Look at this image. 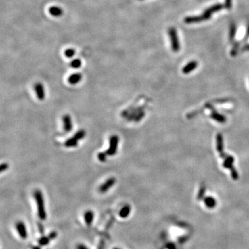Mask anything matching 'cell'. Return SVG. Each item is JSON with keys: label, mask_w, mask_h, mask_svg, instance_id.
Segmentation results:
<instances>
[{"label": "cell", "mask_w": 249, "mask_h": 249, "mask_svg": "<svg viewBox=\"0 0 249 249\" xmlns=\"http://www.w3.org/2000/svg\"><path fill=\"white\" fill-rule=\"evenodd\" d=\"M223 8H224V6L222 4H215L214 5V6L208 8L207 10H206V11H204V13H203L202 15H200V16L187 17V18L184 19V22L186 24H192L198 23V22L202 21H206V20H209V19L211 18V15H212V13L219 11Z\"/></svg>", "instance_id": "1"}, {"label": "cell", "mask_w": 249, "mask_h": 249, "mask_svg": "<svg viewBox=\"0 0 249 249\" xmlns=\"http://www.w3.org/2000/svg\"><path fill=\"white\" fill-rule=\"evenodd\" d=\"M34 197H35V201H36L39 217L42 220H44L47 217V214H46L44 201L42 192L38 190H35L34 192Z\"/></svg>", "instance_id": "2"}, {"label": "cell", "mask_w": 249, "mask_h": 249, "mask_svg": "<svg viewBox=\"0 0 249 249\" xmlns=\"http://www.w3.org/2000/svg\"><path fill=\"white\" fill-rule=\"evenodd\" d=\"M169 36H170V42H171V47L173 51L178 52L180 49L179 41L178 35H177V30L175 28H170L168 30Z\"/></svg>", "instance_id": "3"}, {"label": "cell", "mask_w": 249, "mask_h": 249, "mask_svg": "<svg viewBox=\"0 0 249 249\" xmlns=\"http://www.w3.org/2000/svg\"><path fill=\"white\" fill-rule=\"evenodd\" d=\"M119 138L116 135H113L110 138V146L107 150L106 154L107 156H114L117 153L118 146Z\"/></svg>", "instance_id": "4"}, {"label": "cell", "mask_w": 249, "mask_h": 249, "mask_svg": "<svg viewBox=\"0 0 249 249\" xmlns=\"http://www.w3.org/2000/svg\"><path fill=\"white\" fill-rule=\"evenodd\" d=\"M115 183H116V179L114 178V177H111V178L108 179L105 183L100 185V187H99V191H100L101 193L106 192L110 190L111 187L114 186V185Z\"/></svg>", "instance_id": "5"}, {"label": "cell", "mask_w": 249, "mask_h": 249, "mask_svg": "<svg viewBox=\"0 0 249 249\" xmlns=\"http://www.w3.org/2000/svg\"><path fill=\"white\" fill-rule=\"evenodd\" d=\"M34 89H35L37 98L40 100H43L45 98V90L42 83H37L34 86Z\"/></svg>", "instance_id": "6"}, {"label": "cell", "mask_w": 249, "mask_h": 249, "mask_svg": "<svg viewBox=\"0 0 249 249\" xmlns=\"http://www.w3.org/2000/svg\"><path fill=\"white\" fill-rule=\"evenodd\" d=\"M63 124H64V129L66 132H69L70 131H71V129H73V123L72 121H71V118L70 117L69 115L66 114L63 116Z\"/></svg>", "instance_id": "7"}, {"label": "cell", "mask_w": 249, "mask_h": 249, "mask_svg": "<svg viewBox=\"0 0 249 249\" xmlns=\"http://www.w3.org/2000/svg\"><path fill=\"white\" fill-rule=\"evenodd\" d=\"M82 78H83V76L81 73H73L68 78V82L71 85H76L81 82Z\"/></svg>", "instance_id": "8"}, {"label": "cell", "mask_w": 249, "mask_h": 249, "mask_svg": "<svg viewBox=\"0 0 249 249\" xmlns=\"http://www.w3.org/2000/svg\"><path fill=\"white\" fill-rule=\"evenodd\" d=\"M16 226L20 237L23 239H26L27 237V233H26V229L25 225L22 222H18Z\"/></svg>", "instance_id": "9"}, {"label": "cell", "mask_w": 249, "mask_h": 249, "mask_svg": "<svg viewBox=\"0 0 249 249\" xmlns=\"http://www.w3.org/2000/svg\"><path fill=\"white\" fill-rule=\"evenodd\" d=\"M197 62H196V61H192V62H189L188 64H186L185 66H184V68L182 70V71H183V73H190L191 71H193L194 69H195L196 68H197Z\"/></svg>", "instance_id": "10"}, {"label": "cell", "mask_w": 249, "mask_h": 249, "mask_svg": "<svg viewBox=\"0 0 249 249\" xmlns=\"http://www.w3.org/2000/svg\"><path fill=\"white\" fill-rule=\"evenodd\" d=\"M49 12L52 16L60 17L63 14V10L58 6H51L49 8Z\"/></svg>", "instance_id": "11"}, {"label": "cell", "mask_w": 249, "mask_h": 249, "mask_svg": "<svg viewBox=\"0 0 249 249\" xmlns=\"http://www.w3.org/2000/svg\"><path fill=\"white\" fill-rule=\"evenodd\" d=\"M78 141H78L76 138L73 136L66 141V142L64 143V146L66 148H76L78 146Z\"/></svg>", "instance_id": "12"}, {"label": "cell", "mask_w": 249, "mask_h": 249, "mask_svg": "<svg viewBox=\"0 0 249 249\" xmlns=\"http://www.w3.org/2000/svg\"><path fill=\"white\" fill-rule=\"evenodd\" d=\"M130 207L129 206H125L121 209L120 212V216L121 217H127L129 215V212H130Z\"/></svg>", "instance_id": "13"}, {"label": "cell", "mask_w": 249, "mask_h": 249, "mask_svg": "<svg viewBox=\"0 0 249 249\" xmlns=\"http://www.w3.org/2000/svg\"><path fill=\"white\" fill-rule=\"evenodd\" d=\"M85 219L88 225H90L93 219V213L91 211H87L85 214Z\"/></svg>", "instance_id": "14"}, {"label": "cell", "mask_w": 249, "mask_h": 249, "mask_svg": "<svg viewBox=\"0 0 249 249\" xmlns=\"http://www.w3.org/2000/svg\"><path fill=\"white\" fill-rule=\"evenodd\" d=\"M81 65H82L81 60L78 58L73 60L71 62V63H70V66H71L72 68H73V69H79V68L81 66Z\"/></svg>", "instance_id": "15"}, {"label": "cell", "mask_w": 249, "mask_h": 249, "mask_svg": "<svg viewBox=\"0 0 249 249\" xmlns=\"http://www.w3.org/2000/svg\"><path fill=\"white\" fill-rule=\"evenodd\" d=\"M211 118L213 119H214V120L218 121V122H224L225 121H226V118L223 117V116L222 115H219V114L214 113L213 114L212 116H211Z\"/></svg>", "instance_id": "16"}, {"label": "cell", "mask_w": 249, "mask_h": 249, "mask_svg": "<svg viewBox=\"0 0 249 249\" xmlns=\"http://www.w3.org/2000/svg\"><path fill=\"white\" fill-rule=\"evenodd\" d=\"M85 136H86V132H85V131L83 130V129H81V130H79L78 132H76V134H74V136H73V137L76 138L78 141H80V140L84 139Z\"/></svg>", "instance_id": "17"}, {"label": "cell", "mask_w": 249, "mask_h": 249, "mask_svg": "<svg viewBox=\"0 0 249 249\" xmlns=\"http://www.w3.org/2000/svg\"><path fill=\"white\" fill-rule=\"evenodd\" d=\"M235 33H236V26L235 24H232L231 26V30H230V41L231 42H233L234 40V37L235 36Z\"/></svg>", "instance_id": "18"}, {"label": "cell", "mask_w": 249, "mask_h": 249, "mask_svg": "<svg viewBox=\"0 0 249 249\" xmlns=\"http://www.w3.org/2000/svg\"><path fill=\"white\" fill-rule=\"evenodd\" d=\"M75 53H76V51H75V50L73 49H67L66 50H65V51H64V55H65L66 58H73V56L75 55Z\"/></svg>", "instance_id": "19"}, {"label": "cell", "mask_w": 249, "mask_h": 249, "mask_svg": "<svg viewBox=\"0 0 249 249\" xmlns=\"http://www.w3.org/2000/svg\"><path fill=\"white\" fill-rule=\"evenodd\" d=\"M107 156V154H106V152H99L98 155H97L98 160L101 162L106 161Z\"/></svg>", "instance_id": "20"}, {"label": "cell", "mask_w": 249, "mask_h": 249, "mask_svg": "<svg viewBox=\"0 0 249 249\" xmlns=\"http://www.w3.org/2000/svg\"><path fill=\"white\" fill-rule=\"evenodd\" d=\"M8 168V165L7 163H2V164L1 165V168H0V171L1 172H3L5 170H6Z\"/></svg>", "instance_id": "21"}, {"label": "cell", "mask_w": 249, "mask_h": 249, "mask_svg": "<svg viewBox=\"0 0 249 249\" xmlns=\"http://www.w3.org/2000/svg\"><path fill=\"white\" fill-rule=\"evenodd\" d=\"M231 6H232L231 0H226V5H225V6L229 9V8H231Z\"/></svg>", "instance_id": "22"}, {"label": "cell", "mask_w": 249, "mask_h": 249, "mask_svg": "<svg viewBox=\"0 0 249 249\" xmlns=\"http://www.w3.org/2000/svg\"><path fill=\"white\" fill-rule=\"evenodd\" d=\"M248 37H249V25H248V29H247L246 34V35H245L243 41H246L247 39H248Z\"/></svg>", "instance_id": "23"}, {"label": "cell", "mask_w": 249, "mask_h": 249, "mask_svg": "<svg viewBox=\"0 0 249 249\" xmlns=\"http://www.w3.org/2000/svg\"><path fill=\"white\" fill-rule=\"evenodd\" d=\"M242 51H249V44H246L242 47Z\"/></svg>", "instance_id": "24"}, {"label": "cell", "mask_w": 249, "mask_h": 249, "mask_svg": "<svg viewBox=\"0 0 249 249\" xmlns=\"http://www.w3.org/2000/svg\"><path fill=\"white\" fill-rule=\"evenodd\" d=\"M78 249H88L87 248V247H85V246H83V245H79L78 246Z\"/></svg>", "instance_id": "25"}, {"label": "cell", "mask_w": 249, "mask_h": 249, "mask_svg": "<svg viewBox=\"0 0 249 249\" xmlns=\"http://www.w3.org/2000/svg\"><path fill=\"white\" fill-rule=\"evenodd\" d=\"M115 249H118V248H115Z\"/></svg>", "instance_id": "26"}, {"label": "cell", "mask_w": 249, "mask_h": 249, "mask_svg": "<svg viewBox=\"0 0 249 249\" xmlns=\"http://www.w3.org/2000/svg\"><path fill=\"white\" fill-rule=\"evenodd\" d=\"M141 1H142V0H141Z\"/></svg>", "instance_id": "27"}]
</instances>
